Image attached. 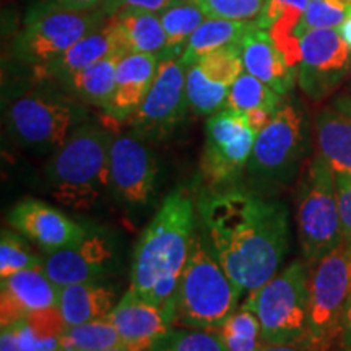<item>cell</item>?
I'll list each match as a JSON object with an SVG mask.
<instances>
[{
  "label": "cell",
  "instance_id": "6da1fadb",
  "mask_svg": "<svg viewBox=\"0 0 351 351\" xmlns=\"http://www.w3.org/2000/svg\"><path fill=\"white\" fill-rule=\"evenodd\" d=\"M199 225L239 295L247 298L278 274L289 247V212L280 200L245 186L205 189Z\"/></svg>",
  "mask_w": 351,
  "mask_h": 351
},
{
  "label": "cell",
  "instance_id": "7a4b0ae2",
  "mask_svg": "<svg viewBox=\"0 0 351 351\" xmlns=\"http://www.w3.org/2000/svg\"><path fill=\"white\" fill-rule=\"evenodd\" d=\"M199 215L186 189H174L135 245L130 289L174 320L176 295L191 254Z\"/></svg>",
  "mask_w": 351,
  "mask_h": 351
},
{
  "label": "cell",
  "instance_id": "3957f363",
  "mask_svg": "<svg viewBox=\"0 0 351 351\" xmlns=\"http://www.w3.org/2000/svg\"><path fill=\"white\" fill-rule=\"evenodd\" d=\"M116 134L91 122L73 130L44 166V178L57 202L75 210L90 208L111 189L109 156Z\"/></svg>",
  "mask_w": 351,
  "mask_h": 351
},
{
  "label": "cell",
  "instance_id": "277c9868",
  "mask_svg": "<svg viewBox=\"0 0 351 351\" xmlns=\"http://www.w3.org/2000/svg\"><path fill=\"white\" fill-rule=\"evenodd\" d=\"M307 117L295 101H283L269 124L258 132L243 186L271 197L295 182L309 153Z\"/></svg>",
  "mask_w": 351,
  "mask_h": 351
},
{
  "label": "cell",
  "instance_id": "5b68a950",
  "mask_svg": "<svg viewBox=\"0 0 351 351\" xmlns=\"http://www.w3.org/2000/svg\"><path fill=\"white\" fill-rule=\"evenodd\" d=\"M241 298L197 223L191 254L176 295L174 326L218 330L238 309Z\"/></svg>",
  "mask_w": 351,
  "mask_h": 351
},
{
  "label": "cell",
  "instance_id": "8992f818",
  "mask_svg": "<svg viewBox=\"0 0 351 351\" xmlns=\"http://www.w3.org/2000/svg\"><path fill=\"white\" fill-rule=\"evenodd\" d=\"M85 122V103L64 88H34L13 98L5 108L8 135L19 147L36 155L54 153Z\"/></svg>",
  "mask_w": 351,
  "mask_h": 351
},
{
  "label": "cell",
  "instance_id": "52a82bcc",
  "mask_svg": "<svg viewBox=\"0 0 351 351\" xmlns=\"http://www.w3.org/2000/svg\"><path fill=\"white\" fill-rule=\"evenodd\" d=\"M296 230L302 257L309 267L345 241L335 173L319 153L301 176L296 194Z\"/></svg>",
  "mask_w": 351,
  "mask_h": 351
},
{
  "label": "cell",
  "instance_id": "ba28073f",
  "mask_svg": "<svg viewBox=\"0 0 351 351\" xmlns=\"http://www.w3.org/2000/svg\"><path fill=\"white\" fill-rule=\"evenodd\" d=\"M106 20L103 8L69 10L51 0H43L26 13L23 26L13 39L12 54L19 62L41 70Z\"/></svg>",
  "mask_w": 351,
  "mask_h": 351
},
{
  "label": "cell",
  "instance_id": "9c48e42d",
  "mask_svg": "<svg viewBox=\"0 0 351 351\" xmlns=\"http://www.w3.org/2000/svg\"><path fill=\"white\" fill-rule=\"evenodd\" d=\"M244 302L256 311L263 343L304 341L309 332V265L289 263Z\"/></svg>",
  "mask_w": 351,
  "mask_h": 351
},
{
  "label": "cell",
  "instance_id": "30bf717a",
  "mask_svg": "<svg viewBox=\"0 0 351 351\" xmlns=\"http://www.w3.org/2000/svg\"><path fill=\"white\" fill-rule=\"evenodd\" d=\"M351 301V243L309 267V332L306 343L313 351H333L340 343L341 320Z\"/></svg>",
  "mask_w": 351,
  "mask_h": 351
},
{
  "label": "cell",
  "instance_id": "8fae6325",
  "mask_svg": "<svg viewBox=\"0 0 351 351\" xmlns=\"http://www.w3.org/2000/svg\"><path fill=\"white\" fill-rule=\"evenodd\" d=\"M256 137L244 112L226 108L208 117L200 160L205 189L223 191L243 186Z\"/></svg>",
  "mask_w": 351,
  "mask_h": 351
},
{
  "label": "cell",
  "instance_id": "7c38bea8",
  "mask_svg": "<svg viewBox=\"0 0 351 351\" xmlns=\"http://www.w3.org/2000/svg\"><path fill=\"white\" fill-rule=\"evenodd\" d=\"M187 65L181 57H160L155 80L140 108L130 117V127L145 142H161L173 135L186 119Z\"/></svg>",
  "mask_w": 351,
  "mask_h": 351
},
{
  "label": "cell",
  "instance_id": "4fadbf2b",
  "mask_svg": "<svg viewBox=\"0 0 351 351\" xmlns=\"http://www.w3.org/2000/svg\"><path fill=\"white\" fill-rule=\"evenodd\" d=\"M351 70V49L337 28L307 29L300 34L298 83L313 101L332 95Z\"/></svg>",
  "mask_w": 351,
  "mask_h": 351
},
{
  "label": "cell",
  "instance_id": "5bb4252c",
  "mask_svg": "<svg viewBox=\"0 0 351 351\" xmlns=\"http://www.w3.org/2000/svg\"><path fill=\"white\" fill-rule=\"evenodd\" d=\"M147 143L130 132L116 135L111 147V191L130 210L148 207L156 195L158 161Z\"/></svg>",
  "mask_w": 351,
  "mask_h": 351
},
{
  "label": "cell",
  "instance_id": "9a60e30c",
  "mask_svg": "<svg viewBox=\"0 0 351 351\" xmlns=\"http://www.w3.org/2000/svg\"><path fill=\"white\" fill-rule=\"evenodd\" d=\"M117 249L114 238L108 232L96 230L86 232L80 244L73 247L46 254L44 270L57 287L98 282L114 269Z\"/></svg>",
  "mask_w": 351,
  "mask_h": 351
},
{
  "label": "cell",
  "instance_id": "2e32d148",
  "mask_svg": "<svg viewBox=\"0 0 351 351\" xmlns=\"http://www.w3.org/2000/svg\"><path fill=\"white\" fill-rule=\"evenodd\" d=\"M8 223L46 254L80 244L88 232L59 208L34 199L20 200L8 212Z\"/></svg>",
  "mask_w": 351,
  "mask_h": 351
},
{
  "label": "cell",
  "instance_id": "e0dca14e",
  "mask_svg": "<svg viewBox=\"0 0 351 351\" xmlns=\"http://www.w3.org/2000/svg\"><path fill=\"white\" fill-rule=\"evenodd\" d=\"M0 282L2 327L12 326L36 311L59 306L60 287L47 276L44 267L21 270Z\"/></svg>",
  "mask_w": 351,
  "mask_h": 351
},
{
  "label": "cell",
  "instance_id": "ac0fdd59",
  "mask_svg": "<svg viewBox=\"0 0 351 351\" xmlns=\"http://www.w3.org/2000/svg\"><path fill=\"white\" fill-rule=\"evenodd\" d=\"M244 70L274 88L278 95H288L298 80V70L288 62L270 33L254 26L241 41Z\"/></svg>",
  "mask_w": 351,
  "mask_h": 351
},
{
  "label": "cell",
  "instance_id": "d6986e66",
  "mask_svg": "<svg viewBox=\"0 0 351 351\" xmlns=\"http://www.w3.org/2000/svg\"><path fill=\"white\" fill-rule=\"evenodd\" d=\"M106 319L111 320L124 343L150 345L174 327V320L160 306L135 295L132 289L117 302Z\"/></svg>",
  "mask_w": 351,
  "mask_h": 351
},
{
  "label": "cell",
  "instance_id": "ffe728a7",
  "mask_svg": "<svg viewBox=\"0 0 351 351\" xmlns=\"http://www.w3.org/2000/svg\"><path fill=\"white\" fill-rule=\"evenodd\" d=\"M160 56L127 52L117 65L116 88L106 114L112 121L124 122L134 116L155 80Z\"/></svg>",
  "mask_w": 351,
  "mask_h": 351
},
{
  "label": "cell",
  "instance_id": "44dd1931",
  "mask_svg": "<svg viewBox=\"0 0 351 351\" xmlns=\"http://www.w3.org/2000/svg\"><path fill=\"white\" fill-rule=\"evenodd\" d=\"M116 52H125L127 54V49L124 43H122L119 32L114 26L112 20L108 16V20L99 28L88 33L80 41L73 44L62 57H59L47 67L36 70V72L39 78L59 82L78 72V70L99 62L104 57L116 54Z\"/></svg>",
  "mask_w": 351,
  "mask_h": 351
},
{
  "label": "cell",
  "instance_id": "7402d4cb",
  "mask_svg": "<svg viewBox=\"0 0 351 351\" xmlns=\"http://www.w3.org/2000/svg\"><path fill=\"white\" fill-rule=\"evenodd\" d=\"M317 153L335 174L351 173V99L341 96L315 117Z\"/></svg>",
  "mask_w": 351,
  "mask_h": 351
},
{
  "label": "cell",
  "instance_id": "603a6c76",
  "mask_svg": "<svg viewBox=\"0 0 351 351\" xmlns=\"http://www.w3.org/2000/svg\"><path fill=\"white\" fill-rule=\"evenodd\" d=\"M116 289L99 282L67 285L60 288L59 311L67 327L106 319L117 304Z\"/></svg>",
  "mask_w": 351,
  "mask_h": 351
},
{
  "label": "cell",
  "instance_id": "cb8c5ba5",
  "mask_svg": "<svg viewBox=\"0 0 351 351\" xmlns=\"http://www.w3.org/2000/svg\"><path fill=\"white\" fill-rule=\"evenodd\" d=\"M124 56L125 52H116L57 83L82 103L101 108L106 112L111 104L114 88H116L117 65Z\"/></svg>",
  "mask_w": 351,
  "mask_h": 351
},
{
  "label": "cell",
  "instance_id": "d4e9b609",
  "mask_svg": "<svg viewBox=\"0 0 351 351\" xmlns=\"http://www.w3.org/2000/svg\"><path fill=\"white\" fill-rule=\"evenodd\" d=\"M309 0H265L257 19V25L270 33L288 62L298 70L300 62V38L296 29L301 23Z\"/></svg>",
  "mask_w": 351,
  "mask_h": 351
},
{
  "label": "cell",
  "instance_id": "484cf974",
  "mask_svg": "<svg viewBox=\"0 0 351 351\" xmlns=\"http://www.w3.org/2000/svg\"><path fill=\"white\" fill-rule=\"evenodd\" d=\"M121 34L127 52L138 54H163L166 43V32L161 23L160 13L124 8L109 16Z\"/></svg>",
  "mask_w": 351,
  "mask_h": 351
},
{
  "label": "cell",
  "instance_id": "4316f807",
  "mask_svg": "<svg viewBox=\"0 0 351 351\" xmlns=\"http://www.w3.org/2000/svg\"><path fill=\"white\" fill-rule=\"evenodd\" d=\"M254 26H257V20L236 21L207 19L189 38L186 49L181 56L182 64L189 67V65L199 62L202 57L210 54V52L221 49L230 44L241 43Z\"/></svg>",
  "mask_w": 351,
  "mask_h": 351
},
{
  "label": "cell",
  "instance_id": "83f0119b",
  "mask_svg": "<svg viewBox=\"0 0 351 351\" xmlns=\"http://www.w3.org/2000/svg\"><path fill=\"white\" fill-rule=\"evenodd\" d=\"M160 19L168 38L161 57H181L189 38L207 20V16L194 0H181L161 12Z\"/></svg>",
  "mask_w": 351,
  "mask_h": 351
},
{
  "label": "cell",
  "instance_id": "f1b7e54d",
  "mask_svg": "<svg viewBox=\"0 0 351 351\" xmlns=\"http://www.w3.org/2000/svg\"><path fill=\"white\" fill-rule=\"evenodd\" d=\"M217 332L228 351H258L263 345L261 322L249 302H243Z\"/></svg>",
  "mask_w": 351,
  "mask_h": 351
},
{
  "label": "cell",
  "instance_id": "f546056e",
  "mask_svg": "<svg viewBox=\"0 0 351 351\" xmlns=\"http://www.w3.org/2000/svg\"><path fill=\"white\" fill-rule=\"evenodd\" d=\"M122 343L111 320L99 319L69 327L62 335L60 351H108Z\"/></svg>",
  "mask_w": 351,
  "mask_h": 351
},
{
  "label": "cell",
  "instance_id": "4dcf8cb0",
  "mask_svg": "<svg viewBox=\"0 0 351 351\" xmlns=\"http://www.w3.org/2000/svg\"><path fill=\"white\" fill-rule=\"evenodd\" d=\"M230 88L221 83H215L205 77L197 64L187 67L186 73V95L189 108L195 114L212 116L226 108Z\"/></svg>",
  "mask_w": 351,
  "mask_h": 351
},
{
  "label": "cell",
  "instance_id": "1f68e13d",
  "mask_svg": "<svg viewBox=\"0 0 351 351\" xmlns=\"http://www.w3.org/2000/svg\"><path fill=\"white\" fill-rule=\"evenodd\" d=\"M282 103L283 96L276 93L274 88H270L251 73L244 72L230 88L226 108L239 112H247L261 108L276 111Z\"/></svg>",
  "mask_w": 351,
  "mask_h": 351
},
{
  "label": "cell",
  "instance_id": "d6a6232c",
  "mask_svg": "<svg viewBox=\"0 0 351 351\" xmlns=\"http://www.w3.org/2000/svg\"><path fill=\"white\" fill-rule=\"evenodd\" d=\"M152 351H228L218 332L205 328H171Z\"/></svg>",
  "mask_w": 351,
  "mask_h": 351
},
{
  "label": "cell",
  "instance_id": "836d02e7",
  "mask_svg": "<svg viewBox=\"0 0 351 351\" xmlns=\"http://www.w3.org/2000/svg\"><path fill=\"white\" fill-rule=\"evenodd\" d=\"M197 65L205 73V77L212 82L231 86L245 72L241 43L230 44L221 49L210 52L202 57Z\"/></svg>",
  "mask_w": 351,
  "mask_h": 351
},
{
  "label": "cell",
  "instance_id": "e575fe53",
  "mask_svg": "<svg viewBox=\"0 0 351 351\" xmlns=\"http://www.w3.org/2000/svg\"><path fill=\"white\" fill-rule=\"evenodd\" d=\"M44 261L32 252L20 232L2 230L0 239V280H5L21 270L38 269L43 267Z\"/></svg>",
  "mask_w": 351,
  "mask_h": 351
},
{
  "label": "cell",
  "instance_id": "d590c367",
  "mask_svg": "<svg viewBox=\"0 0 351 351\" xmlns=\"http://www.w3.org/2000/svg\"><path fill=\"white\" fill-rule=\"evenodd\" d=\"M346 8L348 3L345 0H309L296 36L300 38V34L307 29L339 28L346 15Z\"/></svg>",
  "mask_w": 351,
  "mask_h": 351
},
{
  "label": "cell",
  "instance_id": "8d00e7d4",
  "mask_svg": "<svg viewBox=\"0 0 351 351\" xmlns=\"http://www.w3.org/2000/svg\"><path fill=\"white\" fill-rule=\"evenodd\" d=\"M207 19L257 20L265 0H194Z\"/></svg>",
  "mask_w": 351,
  "mask_h": 351
},
{
  "label": "cell",
  "instance_id": "74e56055",
  "mask_svg": "<svg viewBox=\"0 0 351 351\" xmlns=\"http://www.w3.org/2000/svg\"><path fill=\"white\" fill-rule=\"evenodd\" d=\"M178 2H181V0H106L103 5V10L108 16H112L114 13L124 10V8L161 13Z\"/></svg>",
  "mask_w": 351,
  "mask_h": 351
},
{
  "label": "cell",
  "instance_id": "f35d334b",
  "mask_svg": "<svg viewBox=\"0 0 351 351\" xmlns=\"http://www.w3.org/2000/svg\"><path fill=\"white\" fill-rule=\"evenodd\" d=\"M337 191H339V205L341 228L346 241L351 243V173L350 174H335Z\"/></svg>",
  "mask_w": 351,
  "mask_h": 351
},
{
  "label": "cell",
  "instance_id": "ab89813d",
  "mask_svg": "<svg viewBox=\"0 0 351 351\" xmlns=\"http://www.w3.org/2000/svg\"><path fill=\"white\" fill-rule=\"evenodd\" d=\"M244 114H245V119H247V122H249V125H251V129L256 132V134H258L263 127L269 124L271 117H274L275 111L261 108V109H252V111H247Z\"/></svg>",
  "mask_w": 351,
  "mask_h": 351
},
{
  "label": "cell",
  "instance_id": "60d3db41",
  "mask_svg": "<svg viewBox=\"0 0 351 351\" xmlns=\"http://www.w3.org/2000/svg\"><path fill=\"white\" fill-rule=\"evenodd\" d=\"M51 2L57 3V5L69 8V10H98V8H103L104 2L106 0H51Z\"/></svg>",
  "mask_w": 351,
  "mask_h": 351
},
{
  "label": "cell",
  "instance_id": "b9f144b4",
  "mask_svg": "<svg viewBox=\"0 0 351 351\" xmlns=\"http://www.w3.org/2000/svg\"><path fill=\"white\" fill-rule=\"evenodd\" d=\"M339 348L340 351H351V301L345 311L343 320H341Z\"/></svg>",
  "mask_w": 351,
  "mask_h": 351
},
{
  "label": "cell",
  "instance_id": "7bdbcfd3",
  "mask_svg": "<svg viewBox=\"0 0 351 351\" xmlns=\"http://www.w3.org/2000/svg\"><path fill=\"white\" fill-rule=\"evenodd\" d=\"M258 351H313L306 341H295V343H263Z\"/></svg>",
  "mask_w": 351,
  "mask_h": 351
},
{
  "label": "cell",
  "instance_id": "ee69618b",
  "mask_svg": "<svg viewBox=\"0 0 351 351\" xmlns=\"http://www.w3.org/2000/svg\"><path fill=\"white\" fill-rule=\"evenodd\" d=\"M337 29H339V33L341 34V38H343V41L348 44L350 49H351V5L346 8L345 19Z\"/></svg>",
  "mask_w": 351,
  "mask_h": 351
},
{
  "label": "cell",
  "instance_id": "f6af8a7d",
  "mask_svg": "<svg viewBox=\"0 0 351 351\" xmlns=\"http://www.w3.org/2000/svg\"><path fill=\"white\" fill-rule=\"evenodd\" d=\"M153 348L150 345H140V343H122L116 348L108 351H152Z\"/></svg>",
  "mask_w": 351,
  "mask_h": 351
},
{
  "label": "cell",
  "instance_id": "bcb514c9",
  "mask_svg": "<svg viewBox=\"0 0 351 351\" xmlns=\"http://www.w3.org/2000/svg\"><path fill=\"white\" fill-rule=\"evenodd\" d=\"M348 98H350V99H351V95H350V96H348Z\"/></svg>",
  "mask_w": 351,
  "mask_h": 351
},
{
  "label": "cell",
  "instance_id": "7dc6e473",
  "mask_svg": "<svg viewBox=\"0 0 351 351\" xmlns=\"http://www.w3.org/2000/svg\"><path fill=\"white\" fill-rule=\"evenodd\" d=\"M350 73H351V70H350Z\"/></svg>",
  "mask_w": 351,
  "mask_h": 351
}]
</instances>
